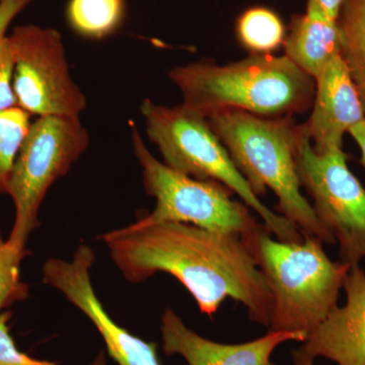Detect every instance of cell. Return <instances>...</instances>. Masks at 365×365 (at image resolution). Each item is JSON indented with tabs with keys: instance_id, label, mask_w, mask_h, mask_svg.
Instances as JSON below:
<instances>
[{
	"instance_id": "cell-13",
	"label": "cell",
	"mask_w": 365,
	"mask_h": 365,
	"mask_svg": "<svg viewBox=\"0 0 365 365\" xmlns=\"http://www.w3.org/2000/svg\"><path fill=\"white\" fill-rule=\"evenodd\" d=\"M343 288L345 306L336 307L299 349L337 365H365V271L360 265L350 269Z\"/></svg>"
},
{
	"instance_id": "cell-25",
	"label": "cell",
	"mask_w": 365,
	"mask_h": 365,
	"mask_svg": "<svg viewBox=\"0 0 365 365\" xmlns=\"http://www.w3.org/2000/svg\"><path fill=\"white\" fill-rule=\"evenodd\" d=\"M292 359L294 365H314V359L302 352L299 348L292 351Z\"/></svg>"
},
{
	"instance_id": "cell-21",
	"label": "cell",
	"mask_w": 365,
	"mask_h": 365,
	"mask_svg": "<svg viewBox=\"0 0 365 365\" xmlns=\"http://www.w3.org/2000/svg\"><path fill=\"white\" fill-rule=\"evenodd\" d=\"M14 61L9 36L0 41V110L18 107L13 79Z\"/></svg>"
},
{
	"instance_id": "cell-7",
	"label": "cell",
	"mask_w": 365,
	"mask_h": 365,
	"mask_svg": "<svg viewBox=\"0 0 365 365\" xmlns=\"http://www.w3.org/2000/svg\"><path fill=\"white\" fill-rule=\"evenodd\" d=\"M131 137L134 155L143 173L144 191L155 199V209L136 223H189L241 237L260 227L251 208L234 200V192L225 185L194 179L170 169L153 157L135 128Z\"/></svg>"
},
{
	"instance_id": "cell-19",
	"label": "cell",
	"mask_w": 365,
	"mask_h": 365,
	"mask_svg": "<svg viewBox=\"0 0 365 365\" xmlns=\"http://www.w3.org/2000/svg\"><path fill=\"white\" fill-rule=\"evenodd\" d=\"M30 252L11 246L0 228V313L30 295V287L21 280V262Z\"/></svg>"
},
{
	"instance_id": "cell-11",
	"label": "cell",
	"mask_w": 365,
	"mask_h": 365,
	"mask_svg": "<svg viewBox=\"0 0 365 365\" xmlns=\"http://www.w3.org/2000/svg\"><path fill=\"white\" fill-rule=\"evenodd\" d=\"M314 81L313 110L302 125L314 150L327 153L343 148L345 134L365 119L364 107L341 53Z\"/></svg>"
},
{
	"instance_id": "cell-3",
	"label": "cell",
	"mask_w": 365,
	"mask_h": 365,
	"mask_svg": "<svg viewBox=\"0 0 365 365\" xmlns=\"http://www.w3.org/2000/svg\"><path fill=\"white\" fill-rule=\"evenodd\" d=\"M207 120L255 195L260 198L270 189L278 199V215L302 235L336 244L300 191L295 158L306 136L304 125L292 117L263 118L237 110L215 113Z\"/></svg>"
},
{
	"instance_id": "cell-4",
	"label": "cell",
	"mask_w": 365,
	"mask_h": 365,
	"mask_svg": "<svg viewBox=\"0 0 365 365\" xmlns=\"http://www.w3.org/2000/svg\"><path fill=\"white\" fill-rule=\"evenodd\" d=\"M271 235L261 223L251 235L242 237L272 294L268 330L309 335L338 306L351 267L331 260L319 237L304 235L302 242H284Z\"/></svg>"
},
{
	"instance_id": "cell-16",
	"label": "cell",
	"mask_w": 365,
	"mask_h": 365,
	"mask_svg": "<svg viewBox=\"0 0 365 365\" xmlns=\"http://www.w3.org/2000/svg\"><path fill=\"white\" fill-rule=\"evenodd\" d=\"M337 24L341 56L349 69L365 111V0H343Z\"/></svg>"
},
{
	"instance_id": "cell-18",
	"label": "cell",
	"mask_w": 365,
	"mask_h": 365,
	"mask_svg": "<svg viewBox=\"0 0 365 365\" xmlns=\"http://www.w3.org/2000/svg\"><path fill=\"white\" fill-rule=\"evenodd\" d=\"M31 124V115L21 108L0 110V194L7 195L14 160Z\"/></svg>"
},
{
	"instance_id": "cell-12",
	"label": "cell",
	"mask_w": 365,
	"mask_h": 365,
	"mask_svg": "<svg viewBox=\"0 0 365 365\" xmlns=\"http://www.w3.org/2000/svg\"><path fill=\"white\" fill-rule=\"evenodd\" d=\"M163 349L167 355H181L189 365H276L274 350L288 341L304 342V332H272L241 344H222L201 337L185 325L172 309L162 316Z\"/></svg>"
},
{
	"instance_id": "cell-10",
	"label": "cell",
	"mask_w": 365,
	"mask_h": 365,
	"mask_svg": "<svg viewBox=\"0 0 365 365\" xmlns=\"http://www.w3.org/2000/svg\"><path fill=\"white\" fill-rule=\"evenodd\" d=\"M96 254L85 242L78 245L71 261L48 259L43 264V282L55 288L67 302L90 319L118 365H162L158 346L133 335L106 311L91 282Z\"/></svg>"
},
{
	"instance_id": "cell-1",
	"label": "cell",
	"mask_w": 365,
	"mask_h": 365,
	"mask_svg": "<svg viewBox=\"0 0 365 365\" xmlns=\"http://www.w3.org/2000/svg\"><path fill=\"white\" fill-rule=\"evenodd\" d=\"M128 282L170 274L188 290L201 313L212 317L222 302H241L255 323L269 328L273 299L246 242L189 223L160 222L110 230L98 237Z\"/></svg>"
},
{
	"instance_id": "cell-6",
	"label": "cell",
	"mask_w": 365,
	"mask_h": 365,
	"mask_svg": "<svg viewBox=\"0 0 365 365\" xmlns=\"http://www.w3.org/2000/svg\"><path fill=\"white\" fill-rule=\"evenodd\" d=\"M88 129L79 117L42 116L32 122L14 160L7 195L14 220L7 242L21 250L40 227L39 212L46 194L66 176L90 146Z\"/></svg>"
},
{
	"instance_id": "cell-24",
	"label": "cell",
	"mask_w": 365,
	"mask_h": 365,
	"mask_svg": "<svg viewBox=\"0 0 365 365\" xmlns=\"http://www.w3.org/2000/svg\"><path fill=\"white\" fill-rule=\"evenodd\" d=\"M331 20L337 21L343 0H314Z\"/></svg>"
},
{
	"instance_id": "cell-17",
	"label": "cell",
	"mask_w": 365,
	"mask_h": 365,
	"mask_svg": "<svg viewBox=\"0 0 365 365\" xmlns=\"http://www.w3.org/2000/svg\"><path fill=\"white\" fill-rule=\"evenodd\" d=\"M235 36L242 47L252 55L272 54L284 45L287 29L272 9L253 6L240 14Z\"/></svg>"
},
{
	"instance_id": "cell-8",
	"label": "cell",
	"mask_w": 365,
	"mask_h": 365,
	"mask_svg": "<svg viewBox=\"0 0 365 365\" xmlns=\"http://www.w3.org/2000/svg\"><path fill=\"white\" fill-rule=\"evenodd\" d=\"M295 163L314 215L339 245L340 261L359 266L365 259V189L348 168L344 150L318 153L306 134Z\"/></svg>"
},
{
	"instance_id": "cell-15",
	"label": "cell",
	"mask_w": 365,
	"mask_h": 365,
	"mask_svg": "<svg viewBox=\"0 0 365 365\" xmlns=\"http://www.w3.org/2000/svg\"><path fill=\"white\" fill-rule=\"evenodd\" d=\"M126 14L125 0H69L66 20L79 37L103 40L118 32Z\"/></svg>"
},
{
	"instance_id": "cell-22",
	"label": "cell",
	"mask_w": 365,
	"mask_h": 365,
	"mask_svg": "<svg viewBox=\"0 0 365 365\" xmlns=\"http://www.w3.org/2000/svg\"><path fill=\"white\" fill-rule=\"evenodd\" d=\"M35 0H0V41L6 37L7 29L14 19Z\"/></svg>"
},
{
	"instance_id": "cell-9",
	"label": "cell",
	"mask_w": 365,
	"mask_h": 365,
	"mask_svg": "<svg viewBox=\"0 0 365 365\" xmlns=\"http://www.w3.org/2000/svg\"><path fill=\"white\" fill-rule=\"evenodd\" d=\"M13 49L16 105L30 115L79 117L86 98L72 79L58 31L18 26L9 36Z\"/></svg>"
},
{
	"instance_id": "cell-23",
	"label": "cell",
	"mask_w": 365,
	"mask_h": 365,
	"mask_svg": "<svg viewBox=\"0 0 365 365\" xmlns=\"http://www.w3.org/2000/svg\"><path fill=\"white\" fill-rule=\"evenodd\" d=\"M349 134L359 145L360 153H361L360 163L365 168V119L362 120L360 123L355 125L349 131Z\"/></svg>"
},
{
	"instance_id": "cell-5",
	"label": "cell",
	"mask_w": 365,
	"mask_h": 365,
	"mask_svg": "<svg viewBox=\"0 0 365 365\" xmlns=\"http://www.w3.org/2000/svg\"><path fill=\"white\" fill-rule=\"evenodd\" d=\"M140 112L148 138L157 145L165 165L194 179L225 185L260 215L278 241H304L299 228L255 195L227 148L211 129L207 118L184 104L167 107L148 98L143 101Z\"/></svg>"
},
{
	"instance_id": "cell-20",
	"label": "cell",
	"mask_w": 365,
	"mask_h": 365,
	"mask_svg": "<svg viewBox=\"0 0 365 365\" xmlns=\"http://www.w3.org/2000/svg\"><path fill=\"white\" fill-rule=\"evenodd\" d=\"M13 313L9 309L0 313V365H58L54 362L34 359L16 347L11 335V321ZM88 365H107L105 353L101 352Z\"/></svg>"
},
{
	"instance_id": "cell-14",
	"label": "cell",
	"mask_w": 365,
	"mask_h": 365,
	"mask_svg": "<svg viewBox=\"0 0 365 365\" xmlns=\"http://www.w3.org/2000/svg\"><path fill=\"white\" fill-rule=\"evenodd\" d=\"M283 47L285 56L316 81L340 54L337 21L331 20L318 2L307 0L306 11L292 16Z\"/></svg>"
},
{
	"instance_id": "cell-2",
	"label": "cell",
	"mask_w": 365,
	"mask_h": 365,
	"mask_svg": "<svg viewBox=\"0 0 365 365\" xmlns=\"http://www.w3.org/2000/svg\"><path fill=\"white\" fill-rule=\"evenodd\" d=\"M182 103L204 117L237 110L263 118L292 117L313 106L316 81L288 57L251 55L218 66L201 60L170 69Z\"/></svg>"
}]
</instances>
